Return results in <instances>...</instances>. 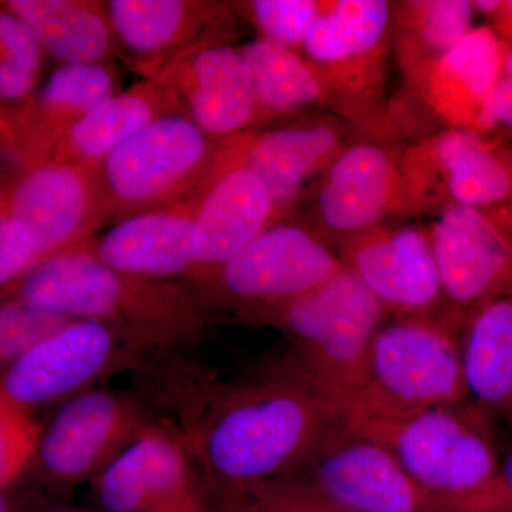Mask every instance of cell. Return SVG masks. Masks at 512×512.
Instances as JSON below:
<instances>
[{
    "instance_id": "1",
    "label": "cell",
    "mask_w": 512,
    "mask_h": 512,
    "mask_svg": "<svg viewBox=\"0 0 512 512\" xmlns=\"http://www.w3.org/2000/svg\"><path fill=\"white\" fill-rule=\"evenodd\" d=\"M339 421L338 406L292 367L225 394L202 429L201 456L231 493L292 476Z\"/></svg>"
},
{
    "instance_id": "2",
    "label": "cell",
    "mask_w": 512,
    "mask_h": 512,
    "mask_svg": "<svg viewBox=\"0 0 512 512\" xmlns=\"http://www.w3.org/2000/svg\"><path fill=\"white\" fill-rule=\"evenodd\" d=\"M18 301L70 320H97L136 339L173 338L197 322L183 289L120 274L83 244L40 262L23 276Z\"/></svg>"
},
{
    "instance_id": "3",
    "label": "cell",
    "mask_w": 512,
    "mask_h": 512,
    "mask_svg": "<svg viewBox=\"0 0 512 512\" xmlns=\"http://www.w3.org/2000/svg\"><path fill=\"white\" fill-rule=\"evenodd\" d=\"M461 328L450 318L394 319L377 332L366 382L343 409L348 426L467 402Z\"/></svg>"
},
{
    "instance_id": "4",
    "label": "cell",
    "mask_w": 512,
    "mask_h": 512,
    "mask_svg": "<svg viewBox=\"0 0 512 512\" xmlns=\"http://www.w3.org/2000/svg\"><path fill=\"white\" fill-rule=\"evenodd\" d=\"M382 305L346 266L274 316L295 352V369L338 406L362 390Z\"/></svg>"
},
{
    "instance_id": "5",
    "label": "cell",
    "mask_w": 512,
    "mask_h": 512,
    "mask_svg": "<svg viewBox=\"0 0 512 512\" xmlns=\"http://www.w3.org/2000/svg\"><path fill=\"white\" fill-rule=\"evenodd\" d=\"M488 417L467 400L349 427L383 444L421 487L460 501L497 477L501 454Z\"/></svg>"
},
{
    "instance_id": "6",
    "label": "cell",
    "mask_w": 512,
    "mask_h": 512,
    "mask_svg": "<svg viewBox=\"0 0 512 512\" xmlns=\"http://www.w3.org/2000/svg\"><path fill=\"white\" fill-rule=\"evenodd\" d=\"M218 146L181 111L151 121L93 167L107 214L124 220L190 197Z\"/></svg>"
},
{
    "instance_id": "7",
    "label": "cell",
    "mask_w": 512,
    "mask_h": 512,
    "mask_svg": "<svg viewBox=\"0 0 512 512\" xmlns=\"http://www.w3.org/2000/svg\"><path fill=\"white\" fill-rule=\"evenodd\" d=\"M349 512H464L427 491L379 441L339 421L289 476Z\"/></svg>"
},
{
    "instance_id": "8",
    "label": "cell",
    "mask_w": 512,
    "mask_h": 512,
    "mask_svg": "<svg viewBox=\"0 0 512 512\" xmlns=\"http://www.w3.org/2000/svg\"><path fill=\"white\" fill-rule=\"evenodd\" d=\"M400 167L414 211L467 205L512 214V147L484 134L448 128L413 147Z\"/></svg>"
},
{
    "instance_id": "9",
    "label": "cell",
    "mask_w": 512,
    "mask_h": 512,
    "mask_svg": "<svg viewBox=\"0 0 512 512\" xmlns=\"http://www.w3.org/2000/svg\"><path fill=\"white\" fill-rule=\"evenodd\" d=\"M448 318L463 328L481 306L512 293V214L448 205L431 225Z\"/></svg>"
},
{
    "instance_id": "10",
    "label": "cell",
    "mask_w": 512,
    "mask_h": 512,
    "mask_svg": "<svg viewBox=\"0 0 512 512\" xmlns=\"http://www.w3.org/2000/svg\"><path fill=\"white\" fill-rule=\"evenodd\" d=\"M343 266L340 256L309 229L272 224L212 276L237 308L274 318Z\"/></svg>"
},
{
    "instance_id": "11",
    "label": "cell",
    "mask_w": 512,
    "mask_h": 512,
    "mask_svg": "<svg viewBox=\"0 0 512 512\" xmlns=\"http://www.w3.org/2000/svg\"><path fill=\"white\" fill-rule=\"evenodd\" d=\"M346 268L365 285L386 315L448 318L429 232L383 225L342 241Z\"/></svg>"
},
{
    "instance_id": "12",
    "label": "cell",
    "mask_w": 512,
    "mask_h": 512,
    "mask_svg": "<svg viewBox=\"0 0 512 512\" xmlns=\"http://www.w3.org/2000/svg\"><path fill=\"white\" fill-rule=\"evenodd\" d=\"M271 194L244 164L231 140H222L210 171L195 190L194 269L214 275L274 224Z\"/></svg>"
},
{
    "instance_id": "13",
    "label": "cell",
    "mask_w": 512,
    "mask_h": 512,
    "mask_svg": "<svg viewBox=\"0 0 512 512\" xmlns=\"http://www.w3.org/2000/svg\"><path fill=\"white\" fill-rule=\"evenodd\" d=\"M8 214L26 229L43 262L82 245L107 210L93 168L53 160L19 181Z\"/></svg>"
},
{
    "instance_id": "14",
    "label": "cell",
    "mask_w": 512,
    "mask_h": 512,
    "mask_svg": "<svg viewBox=\"0 0 512 512\" xmlns=\"http://www.w3.org/2000/svg\"><path fill=\"white\" fill-rule=\"evenodd\" d=\"M413 211L400 158L376 143L346 146L323 173L316 215L342 241L379 227L384 218Z\"/></svg>"
},
{
    "instance_id": "15",
    "label": "cell",
    "mask_w": 512,
    "mask_h": 512,
    "mask_svg": "<svg viewBox=\"0 0 512 512\" xmlns=\"http://www.w3.org/2000/svg\"><path fill=\"white\" fill-rule=\"evenodd\" d=\"M119 335L97 320H70L10 365L0 390L22 407L76 393L113 362Z\"/></svg>"
},
{
    "instance_id": "16",
    "label": "cell",
    "mask_w": 512,
    "mask_h": 512,
    "mask_svg": "<svg viewBox=\"0 0 512 512\" xmlns=\"http://www.w3.org/2000/svg\"><path fill=\"white\" fill-rule=\"evenodd\" d=\"M97 500L106 512H215L192 490L181 447L143 431L100 471Z\"/></svg>"
},
{
    "instance_id": "17",
    "label": "cell",
    "mask_w": 512,
    "mask_h": 512,
    "mask_svg": "<svg viewBox=\"0 0 512 512\" xmlns=\"http://www.w3.org/2000/svg\"><path fill=\"white\" fill-rule=\"evenodd\" d=\"M160 74L173 87L185 116L208 136L227 140L254 123V87L241 50L202 43Z\"/></svg>"
},
{
    "instance_id": "18",
    "label": "cell",
    "mask_w": 512,
    "mask_h": 512,
    "mask_svg": "<svg viewBox=\"0 0 512 512\" xmlns=\"http://www.w3.org/2000/svg\"><path fill=\"white\" fill-rule=\"evenodd\" d=\"M136 427L120 399L101 390L72 397L39 439L37 453L50 477L77 483L106 467Z\"/></svg>"
},
{
    "instance_id": "19",
    "label": "cell",
    "mask_w": 512,
    "mask_h": 512,
    "mask_svg": "<svg viewBox=\"0 0 512 512\" xmlns=\"http://www.w3.org/2000/svg\"><path fill=\"white\" fill-rule=\"evenodd\" d=\"M392 18L393 8L384 0L325 2L303 40V50L355 99L377 82Z\"/></svg>"
},
{
    "instance_id": "20",
    "label": "cell",
    "mask_w": 512,
    "mask_h": 512,
    "mask_svg": "<svg viewBox=\"0 0 512 512\" xmlns=\"http://www.w3.org/2000/svg\"><path fill=\"white\" fill-rule=\"evenodd\" d=\"M195 191L161 210L120 220L92 248L103 264L120 274L164 281L194 268Z\"/></svg>"
},
{
    "instance_id": "21",
    "label": "cell",
    "mask_w": 512,
    "mask_h": 512,
    "mask_svg": "<svg viewBox=\"0 0 512 512\" xmlns=\"http://www.w3.org/2000/svg\"><path fill=\"white\" fill-rule=\"evenodd\" d=\"M111 36L148 79L200 46V32L215 18L214 5L184 0H111L103 6Z\"/></svg>"
},
{
    "instance_id": "22",
    "label": "cell",
    "mask_w": 512,
    "mask_h": 512,
    "mask_svg": "<svg viewBox=\"0 0 512 512\" xmlns=\"http://www.w3.org/2000/svg\"><path fill=\"white\" fill-rule=\"evenodd\" d=\"M508 45L495 30L474 28L416 83L427 106L448 127L480 133L485 100Z\"/></svg>"
},
{
    "instance_id": "23",
    "label": "cell",
    "mask_w": 512,
    "mask_h": 512,
    "mask_svg": "<svg viewBox=\"0 0 512 512\" xmlns=\"http://www.w3.org/2000/svg\"><path fill=\"white\" fill-rule=\"evenodd\" d=\"M229 140L278 211L288 207L312 177L325 173L346 147L338 128L323 123L268 133L244 131Z\"/></svg>"
},
{
    "instance_id": "24",
    "label": "cell",
    "mask_w": 512,
    "mask_h": 512,
    "mask_svg": "<svg viewBox=\"0 0 512 512\" xmlns=\"http://www.w3.org/2000/svg\"><path fill=\"white\" fill-rule=\"evenodd\" d=\"M180 101L163 74L104 101L55 137V158L93 168L151 121L180 110Z\"/></svg>"
},
{
    "instance_id": "25",
    "label": "cell",
    "mask_w": 512,
    "mask_h": 512,
    "mask_svg": "<svg viewBox=\"0 0 512 512\" xmlns=\"http://www.w3.org/2000/svg\"><path fill=\"white\" fill-rule=\"evenodd\" d=\"M460 339L468 400L512 419V293L471 313Z\"/></svg>"
},
{
    "instance_id": "26",
    "label": "cell",
    "mask_w": 512,
    "mask_h": 512,
    "mask_svg": "<svg viewBox=\"0 0 512 512\" xmlns=\"http://www.w3.org/2000/svg\"><path fill=\"white\" fill-rule=\"evenodd\" d=\"M239 50L254 87L255 121L348 97L328 70L291 47L262 37Z\"/></svg>"
},
{
    "instance_id": "27",
    "label": "cell",
    "mask_w": 512,
    "mask_h": 512,
    "mask_svg": "<svg viewBox=\"0 0 512 512\" xmlns=\"http://www.w3.org/2000/svg\"><path fill=\"white\" fill-rule=\"evenodd\" d=\"M10 12L63 64L101 63L113 46L103 6L77 0H12Z\"/></svg>"
},
{
    "instance_id": "28",
    "label": "cell",
    "mask_w": 512,
    "mask_h": 512,
    "mask_svg": "<svg viewBox=\"0 0 512 512\" xmlns=\"http://www.w3.org/2000/svg\"><path fill=\"white\" fill-rule=\"evenodd\" d=\"M473 2L416 0L400 6L397 52L414 84L473 30Z\"/></svg>"
},
{
    "instance_id": "29",
    "label": "cell",
    "mask_w": 512,
    "mask_h": 512,
    "mask_svg": "<svg viewBox=\"0 0 512 512\" xmlns=\"http://www.w3.org/2000/svg\"><path fill=\"white\" fill-rule=\"evenodd\" d=\"M117 93L116 76L103 63L62 64L40 92L39 109L56 137Z\"/></svg>"
},
{
    "instance_id": "30",
    "label": "cell",
    "mask_w": 512,
    "mask_h": 512,
    "mask_svg": "<svg viewBox=\"0 0 512 512\" xmlns=\"http://www.w3.org/2000/svg\"><path fill=\"white\" fill-rule=\"evenodd\" d=\"M323 5L318 0H255L247 8L264 39L295 49L303 45Z\"/></svg>"
},
{
    "instance_id": "31",
    "label": "cell",
    "mask_w": 512,
    "mask_h": 512,
    "mask_svg": "<svg viewBox=\"0 0 512 512\" xmlns=\"http://www.w3.org/2000/svg\"><path fill=\"white\" fill-rule=\"evenodd\" d=\"M70 322L16 301L0 306V365L13 363Z\"/></svg>"
},
{
    "instance_id": "32",
    "label": "cell",
    "mask_w": 512,
    "mask_h": 512,
    "mask_svg": "<svg viewBox=\"0 0 512 512\" xmlns=\"http://www.w3.org/2000/svg\"><path fill=\"white\" fill-rule=\"evenodd\" d=\"M220 494L237 498L252 512H349L292 477Z\"/></svg>"
},
{
    "instance_id": "33",
    "label": "cell",
    "mask_w": 512,
    "mask_h": 512,
    "mask_svg": "<svg viewBox=\"0 0 512 512\" xmlns=\"http://www.w3.org/2000/svg\"><path fill=\"white\" fill-rule=\"evenodd\" d=\"M39 430L26 413L0 390V487L22 473L39 446Z\"/></svg>"
},
{
    "instance_id": "34",
    "label": "cell",
    "mask_w": 512,
    "mask_h": 512,
    "mask_svg": "<svg viewBox=\"0 0 512 512\" xmlns=\"http://www.w3.org/2000/svg\"><path fill=\"white\" fill-rule=\"evenodd\" d=\"M39 264V254L26 229L8 212L0 214V286L23 278Z\"/></svg>"
},
{
    "instance_id": "35",
    "label": "cell",
    "mask_w": 512,
    "mask_h": 512,
    "mask_svg": "<svg viewBox=\"0 0 512 512\" xmlns=\"http://www.w3.org/2000/svg\"><path fill=\"white\" fill-rule=\"evenodd\" d=\"M0 55L9 57L30 72L36 73L42 60V47L35 33L15 13H0Z\"/></svg>"
},
{
    "instance_id": "36",
    "label": "cell",
    "mask_w": 512,
    "mask_h": 512,
    "mask_svg": "<svg viewBox=\"0 0 512 512\" xmlns=\"http://www.w3.org/2000/svg\"><path fill=\"white\" fill-rule=\"evenodd\" d=\"M498 127L512 130V45L507 47L500 73L481 113V134Z\"/></svg>"
},
{
    "instance_id": "37",
    "label": "cell",
    "mask_w": 512,
    "mask_h": 512,
    "mask_svg": "<svg viewBox=\"0 0 512 512\" xmlns=\"http://www.w3.org/2000/svg\"><path fill=\"white\" fill-rule=\"evenodd\" d=\"M36 73L0 55V99L19 100L35 86Z\"/></svg>"
},
{
    "instance_id": "38",
    "label": "cell",
    "mask_w": 512,
    "mask_h": 512,
    "mask_svg": "<svg viewBox=\"0 0 512 512\" xmlns=\"http://www.w3.org/2000/svg\"><path fill=\"white\" fill-rule=\"evenodd\" d=\"M495 33L504 40V42L512 45V0H503L501 8L497 15L494 16Z\"/></svg>"
},
{
    "instance_id": "39",
    "label": "cell",
    "mask_w": 512,
    "mask_h": 512,
    "mask_svg": "<svg viewBox=\"0 0 512 512\" xmlns=\"http://www.w3.org/2000/svg\"><path fill=\"white\" fill-rule=\"evenodd\" d=\"M217 512H252L247 505L231 495L220 494V507Z\"/></svg>"
},
{
    "instance_id": "40",
    "label": "cell",
    "mask_w": 512,
    "mask_h": 512,
    "mask_svg": "<svg viewBox=\"0 0 512 512\" xmlns=\"http://www.w3.org/2000/svg\"><path fill=\"white\" fill-rule=\"evenodd\" d=\"M0 512H19L5 487H0Z\"/></svg>"
},
{
    "instance_id": "41",
    "label": "cell",
    "mask_w": 512,
    "mask_h": 512,
    "mask_svg": "<svg viewBox=\"0 0 512 512\" xmlns=\"http://www.w3.org/2000/svg\"><path fill=\"white\" fill-rule=\"evenodd\" d=\"M47 512H89L83 510H77V508H60V510H52Z\"/></svg>"
}]
</instances>
